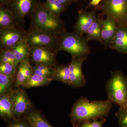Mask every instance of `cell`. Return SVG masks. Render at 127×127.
Here are the masks:
<instances>
[{
	"label": "cell",
	"mask_w": 127,
	"mask_h": 127,
	"mask_svg": "<svg viewBox=\"0 0 127 127\" xmlns=\"http://www.w3.org/2000/svg\"><path fill=\"white\" fill-rule=\"evenodd\" d=\"M113 102L109 99L91 101L82 97L73 105L70 114L71 119L75 124L102 119L109 115Z\"/></svg>",
	"instance_id": "6da1fadb"
},
{
	"label": "cell",
	"mask_w": 127,
	"mask_h": 127,
	"mask_svg": "<svg viewBox=\"0 0 127 127\" xmlns=\"http://www.w3.org/2000/svg\"><path fill=\"white\" fill-rule=\"evenodd\" d=\"M30 27L54 35H61L67 32L65 24L60 17L50 11L44 2L38 1L30 14Z\"/></svg>",
	"instance_id": "7a4b0ae2"
},
{
	"label": "cell",
	"mask_w": 127,
	"mask_h": 127,
	"mask_svg": "<svg viewBox=\"0 0 127 127\" xmlns=\"http://www.w3.org/2000/svg\"><path fill=\"white\" fill-rule=\"evenodd\" d=\"M88 42L86 38L74 32H67L61 35L57 51L66 52L71 55L72 57L81 58L87 56L91 51Z\"/></svg>",
	"instance_id": "3957f363"
},
{
	"label": "cell",
	"mask_w": 127,
	"mask_h": 127,
	"mask_svg": "<svg viewBox=\"0 0 127 127\" xmlns=\"http://www.w3.org/2000/svg\"><path fill=\"white\" fill-rule=\"evenodd\" d=\"M106 90L108 99L119 106L121 109H127V78L119 71L112 73L107 82Z\"/></svg>",
	"instance_id": "277c9868"
},
{
	"label": "cell",
	"mask_w": 127,
	"mask_h": 127,
	"mask_svg": "<svg viewBox=\"0 0 127 127\" xmlns=\"http://www.w3.org/2000/svg\"><path fill=\"white\" fill-rule=\"evenodd\" d=\"M61 35L50 34L29 27L25 41L30 48H48L58 52L57 49Z\"/></svg>",
	"instance_id": "5b68a950"
},
{
	"label": "cell",
	"mask_w": 127,
	"mask_h": 127,
	"mask_svg": "<svg viewBox=\"0 0 127 127\" xmlns=\"http://www.w3.org/2000/svg\"><path fill=\"white\" fill-rule=\"evenodd\" d=\"M103 12L114 19L118 26H124L127 21V0H103Z\"/></svg>",
	"instance_id": "8992f818"
},
{
	"label": "cell",
	"mask_w": 127,
	"mask_h": 127,
	"mask_svg": "<svg viewBox=\"0 0 127 127\" xmlns=\"http://www.w3.org/2000/svg\"><path fill=\"white\" fill-rule=\"evenodd\" d=\"M27 31L21 26L0 29V50L12 49L25 40Z\"/></svg>",
	"instance_id": "52a82bcc"
},
{
	"label": "cell",
	"mask_w": 127,
	"mask_h": 127,
	"mask_svg": "<svg viewBox=\"0 0 127 127\" xmlns=\"http://www.w3.org/2000/svg\"><path fill=\"white\" fill-rule=\"evenodd\" d=\"M38 2L37 0H12L6 7L12 12L19 25L24 28L25 17L34 11Z\"/></svg>",
	"instance_id": "ba28073f"
},
{
	"label": "cell",
	"mask_w": 127,
	"mask_h": 127,
	"mask_svg": "<svg viewBox=\"0 0 127 127\" xmlns=\"http://www.w3.org/2000/svg\"><path fill=\"white\" fill-rule=\"evenodd\" d=\"M57 52L46 47L30 48L29 60L34 65L55 67L57 64Z\"/></svg>",
	"instance_id": "9c48e42d"
},
{
	"label": "cell",
	"mask_w": 127,
	"mask_h": 127,
	"mask_svg": "<svg viewBox=\"0 0 127 127\" xmlns=\"http://www.w3.org/2000/svg\"><path fill=\"white\" fill-rule=\"evenodd\" d=\"M9 94L12 102L14 117H20L31 107V102L23 89L11 91Z\"/></svg>",
	"instance_id": "30bf717a"
},
{
	"label": "cell",
	"mask_w": 127,
	"mask_h": 127,
	"mask_svg": "<svg viewBox=\"0 0 127 127\" xmlns=\"http://www.w3.org/2000/svg\"><path fill=\"white\" fill-rule=\"evenodd\" d=\"M87 56L81 58L72 57L68 64L70 71V86L75 88L84 86L86 81L82 70V66L86 60Z\"/></svg>",
	"instance_id": "8fae6325"
},
{
	"label": "cell",
	"mask_w": 127,
	"mask_h": 127,
	"mask_svg": "<svg viewBox=\"0 0 127 127\" xmlns=\"http://www.w3.org/2000/svg\"><path fill=\"white\" fill-rule=\"evenodd\" d=\"M96 12H87L83 10L78 11L77 21L74 26V32L79 35L83 36L96 20Z\"/></svg>",
	"instance_id": "7c38bea8"
},
{
	"label": "cell",
	"mask_w": 127,
	"mask_h": 127,
	"mask_svg": "<svg viewBox=\"0 0 127 127\" xmlns=\"http://www.w3.org/2000/svg\"><path fill=\"white\" fill-rule=\"evenodd\" d=\"M118 27L117 22L113 18L107 16L106 19H102L101 35L105 47L109 46L116 34Z\"/></svg>",
	"instance_id": "4fadbf2b"
},
{
	"label": "cell",
	"mask_w": 127,
	"mask_h": 127,
	"mask_svg": "<svg viewBox=\"0 0 127 127\" xmlns=\"http://www.w3.org/2000/svg\"><path fill=\"white\" fill-rule=\"evenodd\" d=\"M112 49L122 53H127V28L118 26L116 34L109 44Z\"/></svg>",
	"instance_id": "5bb4252c"
},
{
	"label": "cell",
	"mask_w": 127,
	"mask_h": 127,
	"mask_svg": "<svg viewBox=\"0 0 127 127\" xmlns=\"http://www.w3.org/2000/svg\"><path fill=\"white\" fill-rule=\"evenodd\" d=\"M18 25L11 11L5 6H0V29Z\"/></svg>",
	"instance_id": "9a60e30c"
},
{
	"label": "cell",
	"mask_w": 127,
	"mask_h": 127,
	"mask_svg": "<svg viewBox=\"0 0 127 127\" xmlns=\"http://www.w3.org/2000/svg\"><path fill=\"white\" fill-rule=\"evenodd\" d=\"M12 50L18 65L22 62L29 58L30 48L25 40L16 45Z\"/></svg>",
	"instance_id": "2e32d148"
},
{
	"label": "cell",
	"mask_w": 127,
	"mask_h": 127,
	"mask_svg": "<svg viewBox=\"0 0 127 127\" xmlns=\"http://www.w3.org/2000/svg\"><path fill=\"white\" fill-rule=\"evenodd\" d=\"M102 20V19L101 18H96V20L86 32L85 34L86 38L88 40H95L104 45V42L101 35Z\"/></svg>",
	"instance_id": "e0dca14e"
},
{
	"label": "cell",
	"mask_w": 127,
	"mask_h": 127,
	"mask_svg": "<svg viewBox=\"0 0 127 127\" xmlns=\"http://www.w3.org/2000/svg\"><path fill=\"white\" fill-rule=\"evenodd\" d=\"M53 80H56L70 86V71L68 65H57Z\"/></svg>",
	"instance_id": "ac0fdd59"
},
{
	"label": "cell",
	"mask_w": 127,
	"mask_h": 127,
	"mask_svg": "<svg viewBox=\"0 0 127 127\" xmlns=\"http://www.w3.org/2000/svg\"><path fill=\"white\" fill-rule=\"evenodd\" d=\"M0 114L1 116L9 118L14 117L13 106L9 93L1 95L0 98Z\"/></svg>",
	"instance_id": "d6986e66"
},
{
	"label": "cell",
	"mask_w": 127,
	"mask_h": 127,
	"mask_svg": "<svg viewBox=\"0 0 127 127\" xmlns=\"http://www.w3.org/2000/svg\"><path fill=\"white\" fill-rule=\"evenodd\" d=\"M53 80L52 78L46 77L40 75L32 74L23 84L26 88H30L35 87L45 86L50 84Z\"/></svg>",
	"instance_id": "ffe728a7"
},
{
	"label": "cell",
	"mask_w": 127,
	"mask_h": 127,
	"mask_svg": "<svg viewBox=\"0 0 127 127\" xmlns=\"http://www.w3.org/2000/svg\"><path fill=\"white\" fill-rule=\"evenodd\" d=\"M27 120L32 127H53L42 117L40 113L32 112L30 113Z\"/></svg>",
	"instance_id": "44dd1931"
},
{
	"label": "cell",
	"mask_w": 127,
	"mask_h": 127,
	"mask_svg": "<svg viewBox=\"0 0 127 127\" xmlns=\"http://www.w3.org/2000/svg\"><path fill=\"white\" fill-rule=\"evenodd\" d=\"M32 67L33 74L40 75L52 79L55 75V67L37 65H35Z\"/></svg>",
	"instance_id": "7402d4cb"
},
{
	"label": "cell",
	"mask_w": 127,
	"mask_h": 127,
	"mask_svg": "<svg viewBox=\"0 0 127 127\" xmlns=\"http://www.w3.org/2000/svg\"><path fill=\"white\" fill-rule=\"evenodd\" d=\"M44 4L50 11L57 15L60 16L61 14L67 10V7L57 0H46Z\"/></svg>",
	"instance_id": "603a6c76"
},
{
	"label": "cell",
	"mask_w": 127,
	"mask_h": 127,
	"mask_svg": "<svg viewBox=\"0 0 127 127\" xmlns=\"http://www.w3.org/2000/svg\"><path fill=\"white\" fill-rule=\"evenodd\" d=\"M12 78L0 73V94H6L11 91L13 79Z\"/></svg>",
	"instance_id": "cb8c5ba5"
},
{
	"label": "cell",
	"mask_w": 127,
	"mask_h": 127,
	"mask_svg": "<svg viewBox=\"0 0 127 127\" xmlns=\"http://www.w3.org/2000/svg\"><path fill=\"white\" fill-rule=\"evenodd\" d=\"M17 71V68L11 63H0V73L14 78Z\"/></svg>",
	"instance_id": "d4e9b609"
},
{
	"label": "cell",
	"mask_w": 127,
	"mask_h": 127,
	"mask_svg": "<svg viewBox=\"0 0 127 127\" xmlns=\"http://www.w3.org/2000/svg\"><path fill=\"white\" fill-rule=\"evenodd\" d=\"M26 60L21 63L18 66L16 76V87L23 86L26 81L27 79L25 73Z\"/></svg>",
	"instance_id": "484cf974"
},
{
	"label": "cell",
	"mask_w": 127,
	"mask_h": 127,
	"mask_svg": "<svg viewBox=\"0 0 127 127\" xmlns=\"http://www.w3.org/2000/svg\"><path fill=\"white\" fill-rule=\"evenodd\" d=\"M116 116L120 127H127V109L119 108L116 113Z\"/></svg>",
	"instance_id": "4316f807"
},
{
	"label": "cell",
	"mask_w": 127,
	"mask_h": 127,
	"mask_svg": "<svg viewBox=\"0 0 127 127\" xmlns=\"http://www.w3.org/2000/svg\"><path fill=\"white\" fill-rule=\"evenodd\" d=\"M0 56H2L6 58L10 63L12 64L15 67L18 69V65L14 56L12 49H3L0 50Z\"/></svg>",
	"instance_id": "83f0119b"
},
{
	"label": "cell",
	"mask_w": 127,
	"mask_h": 127,
	"mask_svg": "<svg viewBox=\"0 0 127 127\" xmlns=\"http://www.w3.org/2000/svg\"><path fill=\"white\" fill-rule=\"evenodd\" d=\"M106 121V119L104 118L100 120H95L92 122L83 123L80 126L81 127H103V125Z\"/></svg>",
	"instance_id": "f1b7e54d"
},
{
	"label": "cell",
	"mask_w": 127,
	"mask_h": 127,
	"mask_svg": "<svg viewBox=\"0 0 127 127\" xmlns=\"http://www.w3.org/2000/svg\"><path fill=\"white\" fill-rule=\"evenodd\" d=\"M25 73L27 80L29 79L33 74L32 67L30 64L29 58L26 60Z\"/></svg>",
	"instance_id": "f546056e"
},
{
	"label": "cell",
	"mask_w": 127,
	"mask_h": 127,
	"mask_svg": "<svg viewBox=\"0 0 127 127\" xmlns=\"http://www.w3.org/2000/svg\"><path fill=\"white\" fill-rule=\"evenodd\" d=\"M62 4L67 7L71 4L72 1L71 0H57Z\"/></svg>",
	"instance_id": "4dcf8cb0"
},
{
	"label": "cell",
	"mask_w": 127,
	"mask_h": 127,
	"mask_svg": "<svg viewBox=\"0 0 127 127\" xmlns=\"http://www.w3.org/2000/svg\"><path fill=\"white\" fill-rule=\"evenodd\" d=\"M9 127H27L24 123H16L11 124Z\"/></svg>",
	"instance_id": "1f68e13d"
},
{
	"label": "cell",
	"mask_w": 127,
	"mask_h": 127,
	"mask_svg": "<svg viewBox=\"0 0 127 127\" xmlns=\"http://www.w3.org/2000/svg\"><path fill=\"white\" fill-rule=\"evenodd\" d=\"M12 0H0V6L6 7L10 3Z\"/></svg>",
	"instance_id": "d6a6232c"
},
{
	"label": "cell",
	"mask_w": 127,
	"mask_h": 127,
	"mask_svg": "<svg viewBox=\"0 0 127 127\" xmlns=\"http://www.w3.org/2000/svg\"><path fill=\"white\" fill-rule=\"evenodd\" d=\"M102 0H92L89 3V5L92 6L98 5Z\"/></svg>",
	"instance_id": "836d02e7"
},
{
	"label": "cell",
	"mask_w": 127,
	"mask_h": 127,
	"mask_svg": "<svg viewBox=\"0 0 127 127\" xmlns=\"http://www.w3.org/2000/svg\"><path fill=\"white\" fill-rule=\"evenodd\" d=\"M72 2H77L79 1V0H71Z\"/></svg>",
	"instance_id": "e575fe53"
},
{
	"label": "cell",
	"mask_w": 127,
	"mask_h": 127,
	"mask_svg": "<svg viewBox=\"0 0 127 127\" xmlns=\"http://www.w3.org/2000/svg\"></svg>",
	"instance_id": "d590c367"
}]
</instances>
